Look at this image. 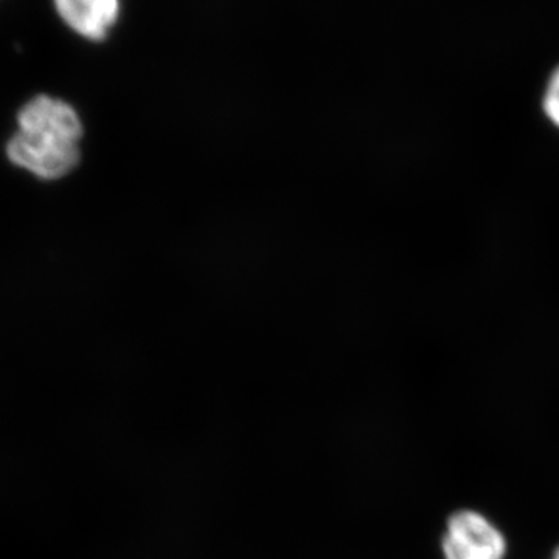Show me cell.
<instances>
[{"label":"cell","instance_id":"6da1fadb","mask_svg":"<svg viewBox=\"0 0 559 559\" xmlns=\"http://www.w3.org/2000/svg\"><path fill=\"white\" fill-rule=\"evenodd\" d=\"M20 130L7 145L17 167L40 179L64 178L80 162L83 123L69 103L38 95L17 114Z\"/></svg>","mask_w":559,"mask_h":559},{"label":"cell","instance_id":"7a4b0ae2","mask_svg":"<svg viewBox=\"0 0 559 559\" xmlns=\"http://www.w3.org/2000/svg\"><path fill=\"white\" fill-rule=\"evenodd\" d=\"M444 559H503L507 543L502 533L477 511L452 514L443 538Z\"/></svg>","mask_w":559,"mask_h":559},{"label":"cell","instance_id":"3957f363","mask_svg":"<svg viewBox=\"0 0 559 559\" xmlns=\"http://www.w3.org/2000/svg\"><path fill=\"white\" fill-rule=\"evenodd\" d=\"M61 20L83 38L108 36L120 13V0H53Z\"/></svg>","mask_w":559,"mask_h":559},{"label":"cell","instance_id":"277c9868","mask_svg":"<svg viewBox=\"0 0 559 559\" xmlns=\"http://www.w3.org/2000/svg\"><path fill=\"white\" fill-rule=\"evenodd\" d=\"M544 112L549 117L551 123L559 128V68L555 70L549 84H547L546 95H544Z\"/></svg>","mask_w":559,"mask_h":559},{"label":"cell","instance_id":"5b68a950","mask_svg":"<svg viewBox=\"0 0 559 559\" xmlns=\"http://www.w3.org/2000/svg\"><path fill=\"white\" fill-rule=\"evenodd\" d=\"M551 559H559V549L557 551H555L554 558H551Z\"/></svg>","mask_w":559,"mask_h":559}]
</instances>
